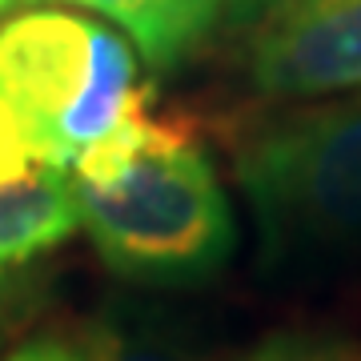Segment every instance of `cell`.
<instances>
[{
  "mask_svg": "<svg viewBox=\"0 0 361 361\" xmlns=\"http://www.w3.org/2000/svg\"><path fill=\"white\" fill-rule=\"evenodd\" d=\"M16 0H0V13H4V8H13Z\"/></svg>",
  "mask_w": 361,
  "mask_h": 361,
  "instance_id": "obj_12",
  "label": "cell"
},
{
  "mask_svg": "<svg viewBox=\"0 0 361 361\" xmlns=\"http://www.w3.org/2000/svg\"><path fill=\"white\" fill-rule=\"evenodd\" d=\"M37 4H73L101 13L153 68H173L213 32L225 0H37Z\"/></svg>",
  "mask_w": 361,
  "mask_h": 361,
  "instance_id": "obj_6",
  "label": "cell"
},
{
  "mask_svg": "<svg viewBox=\"0 0 361 361\" xmlns=\"http://www.w3.org/2000/svg\"><path fill=\"white\" fill-rule=\"evenodd\" d=\"M89 361H209L173 325L145 313H101L80 325Z\"/></svg>",
  "mask_w": 361,
  "mask_h": 361,
  "instance_id": "obj_7",
  "label": "cell"
},
{
  "mask_svg": "<svg viewBox=\"0 0 361 361\" xmlns=\"http://www.w3.org/2000/svg\"><path fill=\"white\" fill-rule=\"evenodd\" d=\"M80 225L73 177L61 165H40L25 180L0 189V269L32 265L73 237Z\"/></svg>",
  "mask_w": 361,
  "mask_h": 361,
  "instance_id": "obj_5",
  "label": "cell"
},
{
  "mask_svg": "<svg viewBox=\"0 0 361 361\" xmlns=\"http://www.w3.org/2000/svg\"><path fill=\"white\" fill-rule=\"evenodd\" d=\"M237 185L269 265H361V104H317L233 141Z\"/></svg>",
  "mask_w": 361,
  "mask_h": 361,
  "instance_id": "obj_2",
  "label": "cell"
},
{
  "mask_svg": "<svg viewBox=\"0 0 361 361\" xmlns=\"http://www.w3.org/2000/svg\"><path fill=\"white\" fill-rule=\"evenodd\" d=\"M153 92L68 165L80 229L125 281L189 289L237 253L229 193L185 121L157 116Z\"/></svg>",
  "mask_w": 361,
  "mask_h": 361,
  "instance_id": "obj_1",
  "label": "cell"
},
{
  "mask_svg": "<svg viewBox=\"0 0 361 361\" xmlns=\"http://www.w3.org/2000/svg\"><path fill=\"white\" fill-rule=\"evenodd\" d=\"M37 289H40V277L28 265L0 269V345L32 317V310H37Z\"/></svg>",
  "mask_w": 361,
  "mask_h": 361,
  "instance_id": "obj_10",
  "label": "cell"
},
{
  "mask_svg": "<svg viewBox=\"0 0 361 361\" xmlns=\"http://www.w3.org/2000/svg\"><path fill=\"white\" fill-rule=\"evenodd\" d=\"M229 8H241V13H253V8H269V4H277V0H225Z\"/></svg>",
  "mask_w": 361,
  "mask_h": 361,
  "instance_id": "obj_11",
  "label": "cell"
},
{
  "mask_svg": "<svg viewBox=\"0 0 361 361\" xmlns=\"http://www.w3.org/2000/svg\"><path fill=\"white\" fill-rule=\"evenodd\" d=\"M0 361H89L85 337L77 329H37V334L0 349Z\"/></svg>",
  "mask_w": 361,
  "mask_h": 361,
  "instance_id": "obj_9",
  "label": "cell"
},
{
  "mask_svg": "<svg viewBox=\"0 0 361 361\" xmlns=\"http://www.w3.org/2000/svg\"><path fill=\"white\" fill-rule=\"evenodd\" d=\"M145 97L137 49L85 13L49 4L0 25V104L52 165L68 169Z\"/></svg>",
  "mask_w": 361,
  "mask_h": 361,
  "instance_id": "obj_3",
  "label": "cell"
},
{
  "mask_svg": "<svg viewBox=\"0 0 361 361\" xmlns=\"http://www.w3.org/2000/svg\"><path fill=\"white\" fill-rule=\"evenodd\" d=\"M241 361H361V349L329 334L281 329V334L261 337L249 353H241Z\"/></svg>",
  "mask_w": 361,
  "mask_h": 361,
  "instance_id": "obj_8",
  "label": "cell"
},
{
  "mask_svg": "<svg viewBox=\"0 0 361 361\" xmlns=\"http://www.w3.org/2000/svg\"><path fill=\"white\" fill-rule=\"evenodd\" d=\"M245 73L273 101L361 89V0H277L249 40Z\"/></svg>",
  "mask_w": 361,
  "mask_h": 361,
  "instance_id": "obj_4",
  "label": "cell"
}]
</instances>
